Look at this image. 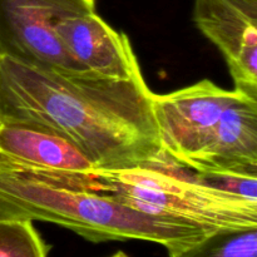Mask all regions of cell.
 Instances as JSON below:
<instances>
[{"instance_id":"1","label":"cell","mask_w":257,"mask_h":257,"mask_svg":"<svg viewBox=\"0 0 257 257\" xmlns=\"http://www.w3.org/2000/svg\"><path fill=\"white\" fill-rule=\"evenodd\" d=\"M152 97L142 72L117 79L0 55V114L49 125L97 168H125L165 155Z\"/></svg>"},{"instance_id":"2","label":"cell","mask_w":257,"mask_h":257,"mask_svg":"<svg viewBox=\"0 0 257 257\" xmlns=\"http://www.w3.org/2000/svg\"><path fill=\"white\" fill-rule=\"evenodd\" d=\"M0 218L42 221L94 243L141 240L177 252L207 230L140 212L110 196L37 172L0 168Z\"/></svg>"},{"instance_id":"3","label":"cell","mask_w":257,"mask_h":257,"mask_svg":"<svg viewBox=\"0 0 257 257\" xmlns=\"http://www.w3.org/2000/svg\"><path fill=\"white\" fill-rule=\"evenodd\" d=\"M37 173L110 196L140 212L190 223L208 232L257 226V202L210 185L166 153L158 160L125 168Z\"/></svg>"},{"instance_id":"4","label":"cell","mask_w":257,"mask_h":257,"mask_svg":"<svg viewBox=\"0 0 257 257\" xmlns=\"http://www.w3.org/2000/svg\"><path fill=\"white\" fill-rule=\"evenodd\" d=\"M242 93L208 79L152 97L162 151L200 175L216 170Z\"/></svg>"},{"instance_id":"5","label":"cell","mask_w":257,"mask_h":257,"mask_svg":"<svg viewBox=\"0 0 257 257\" xmlns=\"http://www.w3.org/2000/svg\"><path fill=\"white\" fill-rule=\"evenodd\" d=\"M94 10L95 0H0V55L48 69L88 72L65 52L55 25Z\"/></svg>"},{"instance_id":"6","label":"cell","mask_w":257,"mask_h":257,"mask_svg":"<svg viewBox=\"0 0 257 257\" xmlns=\"http://www.w3.org/2000/svg\"><path fill=\"white\" fill-rule=\"evenodd\" d=\"M192 17L222 54L235 90L257 99V0H195Z\"/></svg>"},{"instance_id":"7","label":"cell","mask_w":257,"mask_h":257,"mask_svg":"<svg viewBox=\"0 0 257 257\" xmlns=\"http://www.w3.org/2000/svg\"><path fill=\"white\" fill-rule=\"evenodd\" d=\"M0 168L79 172L97 167L79 147L49 125L0 114Z\"/></svg>"},{"instance_id":"8","label":"cell","mask_w":257,"mask_h":257,"mask_svg":"<svg viewBox=\"0 0 257 257\" xmlns=\"http://www.w3.org/2000/svg\"><path fill=\"white\" fill-rule=\"evenodd\" d=\"M55 34L68 55L84 70L117 79L141 73L130 38L113 29L95 10L64 18L55 25Z\"/></svg>"},{"instance_id":"9","label":"cell","mask_w":257,"mask_h":257,"mask_svg":"<svg viewBox=\"0 0 257 257\" xmlns=\"http://www.w3.org/2000/svg\"><path fill=\"white\" fill-rule=\"evenodd\" d=\"M168 257H257V226L213 231Z\"/></svg>"},{"instance_id":"10","label":"cell","mask_w":257,"mask_h":257,"mask_svg":"<svg viewBox=\"0 0 257 257\" xmlns=\"http://www.w3.org/2000/svg\"><path fill=\"white\" fill-rule=\"evenodd\" d=\"M50 248L33 221L0 218V257H49Z\"/></svg>"},{"instance_id":"11","label":"cell","mask_w":257,"mask_h":257,"mask_svg":"<svg viewBox=\"0 0 257 257\" xmlns=\"http://www.w3.org/2000/svg\"><path fill=\"white\" fill-rule=\"evenodd\" d=\"M110 257H130L127 255V253H124L123 251H118V252H115L114 255H112Z\"/></svg>"}]
</instances>
